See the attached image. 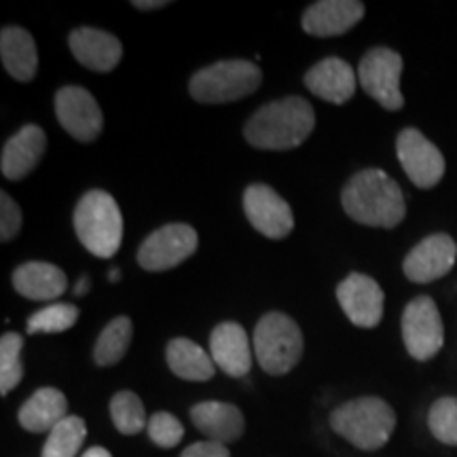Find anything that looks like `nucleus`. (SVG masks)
<instances>
[{
	"instance_id": "nucleus-1",
	"label": "nucleus",
	"mask_w": 457,
	"mask_h": 457,
	"mask_svg": "<svg viewBox=\"0 0 457 457\" xmlns=\"http://www.w3.org/2000/svg\"><path fill=\"white\" fill-rule=\"evenodd\" d=\"M341 204L352 220L377 228L398 227L407 214L398 182L377 168L353 174L343 188Z\"/></svg>"
},
{
	"instance_id": "nucleus-2",
	"label": "nucleus",
	"mask_w": 457,
	"mask_h": 457,
	"mask_svg": "<svg viewBox=\"0 0 457 457\" xmlns=\"http://www.w3.org/2000/svg\"><path fill=\"white\" fill-rule=\"evenodd\" d=\"M316 128V112L301 96L273 100L261 106L244 128L248 145L261 151H290L301 146Z\"/></svg>"
},
{
	"instance_id": "nucleus-3",
	"label": "nucleus",
	"mask_w": 457,
	"mask_h": 457,
	"mask_svg": "<svg viewBox=\"0 0 457 457\" xmlns=\"http://www.w3.org/2000/svg\"><path fill=\"white\" fill-rule=\"evenodd\" d=\"M330 428L362 451L381 449L396 428V413L377 396L353 398L330 413Z\"/></svg>"
},
{
	"instance_id": "nucleus-4",
	"label": "nucleus",
	"mask_w": 457,
	"mask_h": 457,
	"mask_svg": "<svg viewBox=\"0 0 457 457\" xmlns=\"http://www.w3.org/2000/svg\"><path fill=\"white\" fill-rule=\"evenodd\" d=\"M74 231L98 259H112L123 242V214L111 193L89 191L74 208Z\"/></svg>"
},
{
	"instance_id": "nucleus-5",
	"label": "nucleus",
	"mask_w": 457,
	"mask_h": 457,
	"mask_svg": "<svg viewBox=\"0 0 457 457\" xmlns=\"http://www.w3.org/2000/svg\"><path fill=\"white\" fill-rule=\"evenodd\" d=\"M262 83V72L254 62L222 60L193 74L188 91L202 104H225L254 94Z\"/></svg>"
},
{
	"instance_id": "nucleus-6",
	"label": "nucleus",
	"mask_w": 457,
	"mask_h": 457,
	"mask_svg": "<svg viewBox=\"0 0 457 457\" xmlns=\"http://www.w3.org/2000/svg\"><path fill=\"white\" fill-rule=\"evenodd\" d=\"M253 350L265 373H290L303 356V333L299 324L286 313H265L254 328Z\"/></svg>"
},
{
	"instance_id": "nucleus-7",
	"label": "nucleus",
	"mask_w": 457,
	"mask_h": 457,
	"mask_svg": "<svg viewBox=\"0 0 457 457\" xmlns=\"http://www.w3.org/2000/svg\"><path fill=\"white\" fill-rule=\"evenodd\" d=\"M403 57L394 49L375 47L360 60L358 83L386 111H400L404 98L400 94Z\"/></svg>"
},
{
	"instance_id": "nucleus-8",
	"label": "nucleus",
	"mask_w": 457,
	"mask_h": 457,
	"mask_svg": "<svg viewBox=\"0 0 457 457\" xmlns=\"http://www.w3.org/2000/svg\"><path fill=\"white\" fill-rule=\"evenodd\" d=\"M403 341L407 352L420 362H426L441 352L445 343V327L436 303L430 296H415L404 307Z\"/></svg>"
},
{
	"instance_id": "nucleus-9",
	"label": "nucleus",
	"mask_w": 457,
	"mask_h": 457,
	"mask_svg": "<svg viewBox=\"0 0 457 457\" xmlns=\"http://www.w3.org/2000/svg\"><path fill=\"white\" fill-rule=\"evenodd\" d=\"M197 231L185 222H174L153 231L138 250V265L146 271H168L195 254Z\"/></svg>"
},
{
	"instance_id": "nucleus-10",
	"label": "nucleus",
	"mask_w": 457,
	"mask_h": 457,
	"mask_svg": "<svg viewBox=\"0 0 457 457\" xmlns=\"http://www.w3.org/2000/svg\"><path fill=\"white\" fill-rule=\"evenodd\" d=\"M396 155L409 180L420 188L436 187L445 176V157L420 129L407 128L396 138Z\"/></svg>"
},
{
	"instance_id": "nucleus-11",
	"label": "nucleus",
	"mask_w": 457,
	"mask_h": 457,
	"mask_svg": "<svg viewBox=\"0 0 457 457\" xmlns=\"http://www.w3.org/2000/svg\"><path fill=\"white\" fill-rule=\"evenodd\" d=\"M55 117L62 128L79 142H94L104 125L98 102L87 89L77 87V85L57 89Z\"/></svg>"
},
{
	"instance_id": "nucleus-12",
	"label": "nucleus",
	"mask_w": 457,
	"mask_h": 457,
	"mask_svg": "<svg viewBox=\"0 0 457 457\" xmlns=\"http://www.w3.org/2000/svg\"><path fill=\"white\" fill-rule=\"evenodd\" d=\"M337 301L352 324L360 328H375L384 318V290L364 273H350L337 286Z\"/></svg>"
},
{
	"instance_id": "nucleus-13",
	"label": "nucleus",
	"mask_w": 457,
	"mask_h": 457,
	"mask_svg": "<svg viewBox=\"0 0 457 457\" xmlns=\"http://www.w3.org/2000/svg\"><path fill=\"white\" fill-rule=\"evenodd\" d=\"M244 210L250 225L270 239L288 237L295 228L290 205L267 185H250L245 188Z\"/></svg>"
},
{
	"instance_id": "nucleus-14",
	"label": "nucleus",
	"mask_w": 457,
	"mask_h": 457,
	"mask_svg": "<svg viewBox=\"0 0 457 457\" xmlns=\"http://www.w3.org/2000/svg\"><path fill=\"white\" fill-rule=\"evenodd\" d=\"M457 261V244L447 233H434L421 239L411 253L404 256L403 271L411 282L428 284L441 279L453 270Z\"/></svg>"
},
{
	"instance_id": "nucleus-15",
	"label": "nucleus",
	"mask_w": 457,
	"mask_h": 457,
	"mask_svg": "<svg viewBox=\"0 0 457 457\" xmlns=\"http://www.w3.org/2000/svg\"><path fill=\"white\" fill-rule=\"evenodd\" d=\"M214 364L228 377H245L253 369V347L242 324L222 322L210 335Z\"/></svg>"
},
{
	"instance_id": "nucleus-16",
	"label": "nucleus",
	"mask_w": 457,
	"mask_h": 457,
	"mask_svg": "<svg viewBox=\"0 0 457 457\" xmlns=\"http://www.w3.org/2000/svg\"><path fill=\"white\" fill-rule=\"evenodd\" d=\"M358 74L341 57H327L305 74V87L330 104H345L353 98Z\"/></svg>"
},
{
	"instance_id": "nucleus-17",
	"label": "nucleus",
	"mask_w": 457,
	"mask_h": 457,
	"mask_svg": "<svg viewBox=\"0 0 457 457\" xmlns=\"http://www.w3.org/2000/svg\"><path fill=\"white\" fill-rule=\"evenodd\" d=\"M71 51L79 64L94 72H111L119 66L123 55V45L111 32L98 28H77L71 32Z\"/></svg>"
},
{
	"instance_id": "nucleus-18",
	"label": "nucleus",
	"mask_w": 457,
	"mask_h": 457,
	"mask_svg": "<svg viewBox=\"0 0 457 457\" xmlns=\"http://www.w3.org/2000/svg\"><path fill=\"white\" fill-rule=\"evenodd\" d=\"M364 17V4L358 0H320L303 13V30L312 37H339L350 32Z\"/></svg>"
},
{
	"instance_id": "nucleus-19",
	"label": "nucleus",
	"mask_w": 457,
	"mask_h": 457,
	"mask_svg": "<svg viewBox=\"0 0 457 457\" xmlns=\"http://www.w3.org/2000/svg\"><path fill=\"white\" fill-rule=\"evenodd\" d=\"M45 148H47V136H45V131L38 125H24L3 146L0 170H3L4 179H26L37 168L38 162H41Z\"/></svg>"
},
{
	"instance_id": "nucleus-20",
	"label": "nucleus",
	"mask_w": 457,
	"mask_h": 457,
	"mask_svg": "<svg viewBox=\"0 0 457 457\" xmlns=\"http://www.w3.org/2000/svg\"><path fill=\"white\" fill-rule=\"evenodd\" d=\"M191 421L208 441L228 445L244 434V415L236 404L205 400L191 409Z\"/></svg>"
},
{
	"instance_id": "nucleus-21",
	"label": "nucleus",
	"mask_w": 457,
	"mask_h": 457,
	"mask_svg": "<svg viewBox=\"0 0 457 457\" xmlns=\"http://www.w3.org/2000/svg\"><path fill=\"white\" fill-rule=\"evenodd\" d=\"M13 288L30 301H51L68 288L66 273L43 261H30L13 271Z\"/></svg>"
},
{
	"instance_id": "nucleus-22",
	"label": "nucleus",
	"mask_w": 457,
	"mask_h": 457,
	"mask_svg": "<svg viewBox=\"0 0 457 457\" xmlns=\"http://www.w3.org/2000/svg\"><path fill=\"white\" fill-rule=\"evenodd\" d=\"M0 57L3 66L15 81L30 83L37 77L38 54L30 32L17 26H4L0 32Z\"/></svg>"
},
{
	"instance_id": "nucleus-23",
	"label": "nucleus",
	"mask_w": 457,
	"mask_h": 457,
	"mask_svg": "<svg viewBox=\"0 0 457 457\" xmlns=\"http://www.w3.org/2000/svg\"><path fill=\"white\" fill-rule=\"evenodd\" d=\"M66 417L68 400L55 387H41L20 409V424L28 432H51Z\"/></svg>"
},
{
	"instance_id": "nucleus-24",
	"label": "nucleus",
	"mask_w": 457,
	"mask_h": 457,
	"mask_svg": "<svg viewBox=\"0 0 457 457\" xmlns=\"http://www.w3.org/2000/svg\"><path fill=\"white\" fill-rule=\"evenodd\" d=\"M165 360L171 373L187 381H208L214 377L212 356L191 339H171L165 347Z\"/></svg>"
},
{
	"instance_id": "nucleus-25",
	"label": "nucleus",
	"mask_w": 457,
	"mask_h": 457,
	"mask_svg": "<svg viewBox=\"0 0 457 457\" xmlns=\"http://www.w3.org/2000/svg\"><path fill=\"white\" fill-rule=\"evenodd\" d=\"M131 333H134V327H131V320L128 316L111 320L94 345L96 364L98 367H112V364L121 362L129 350Z\"/></svg>"
},
{
	"instance_id": "nucleus-26",
	"label": "nucleus",
	"mask_w": 457,
	"mask_h": 457,
	"mask_svg": "<svg viewBox=\"0 0 457 457\" xmlns=\"http://www.w3.org/2000/svg\"><path fill=\"white\" fill-rule=\"evenodd\" d=\"M87 436V426L81 417L68 415L49 432L41 457H77Z\"/></svg>"
},
{
	"instance_id": "nucleus-27",
	"label": "nucleus",
	"mask_w": 457,
	"mask_h": 457,
	"mask_svg": "<svg viewBox=\"0 0 457 457\" xmlns=\"http://www.w3.org/2000/svg\"><path fill=\"white\" fill-rule=\"evenodd\" d=\"M111 417L114 428L125 436H134V434L142 432L145 426H148L145 404H142L138 394L128 390L114 394V398L111 400Z\"/></svg>"
},
{
	"instance_id": "nucleus-28",
	"label": "nucleus",
	"mask_w": 457,
	"mask_h": 457,
	"mask_svg": "<svg viewBox=\"0 0 457 457\" xmlns=\"http://www.w3.org/2000/svg\"><path fill=\"white\" fill-rule=\"evenodd\" d=\"M21 350H24V337L17 333L3 335L0 339V394L3 396L15 390L24 377Z\"/></svg>"
},
{
	"instance_id": "nucleus-29",
	"label": "nucleus",
	"mask_w": 457,
	"mask_h": 457,
	"mask_svg": "<svg viewBox=\"0 0 457 457\" xmlns=\"http://www.w3.org/2000/svg\"><path fill=\"white\" fill-rule=\"evenodd\" d=\"M79 320V310L71 303H54L45 310L32 313L28 320V333H66Z\"/></svg>"
},
{
	"instance_id": "nucleus-30",
	"label": "nucleus",
	"mask_w": 457,
	"mask_h": 457,
	"mask_svg": "<svg viewBox=\"0 0 457 457\" xmlns=\"http://www.w3.org/2000/svg\"><path fill=\"white\" fill-rule=\"evenodd\" d=\"M428 426L436 441L457 447V398H438L428 413Z\"/></svg>"
},
{
	"instance_id": "nucleus-31",
	"label": "nucleus",
	"mask_w": 457,
	"mask_h": 457,
	"mask_svg": "<svg viewBox=\"0 0 457 457\" xmlns=\"http://www.w3.org/2000/svg\"><path fill=\"white\" fill-rule=\"evenodd\" d=\"M146 430L151 441L162 449L176 447L182 441V436H185V428H182L179 417L165 413V411H159V413L148 420Z\"/></svg>"
},
{
	"instance_id": "nucleus-32",
	"label": "nucleus",
	"mask_w": 457,
	"mask_h": 457,
	"mask_svg": "<svg viewBox=\"0 0 457 457\" xmlns=\"http://www.w3.org/2000/svg\"><path fill=\"white\" fill-rule=\"evenodd\" d=\"M21 220H24V216H21L20 205L7 193H0V239L3 242L13 239L20 233Z\"/></svg>"
},
{
	"instance_id": "nucleus-33",
	"label": "nucleus",
	"mask_w": 457,
	"mask_h": 457,
	"mask_svg": "<svg viewBox=\"0 0 457 457\" xmlns=\"http://www.w3.org/2000/svg\"><path fill=\"white\" fill-rule=\"evenodd\" d=\"M180 457H231L228 453L227 445L214 443V441H202V443H193L182 451Z\"/></svg>"
},
{
	"instance_id": "nucleus-34",
	"label": "nucleus",
	"mask_w": 457,
	"mask_h": 457,
	"mask_svg": "<svg viewBox=\"0 0 457 457\" xmlns=\"http://www.w3.org/2000/svg\"><path fill=\"white\" fill-rule=\"evenodd\" d=\"M134 4L136 9H142V11H151V9H163V7H168V0H134Z\"/></svg>"
},
{
	"instance_id": "nucleus-35",
	"label": "nucleus",
	"mask_w": 457,
	"mask_h": 457,
	"mask_svg": "<svg viewBox=\"0 0 457 457\" xmlns=\"http://www.w3.org/2000/svg\"><path fill=\"white\" fill-rule=\"evenodd\" d=\"M81 457H112L111 451H106L104 447H91L85 451Z\"/></svg>"
},
{
	"instance_id": "nucleus-36",
	"label": "nucleus",
	"mask_w": 457,
	"mask_h": 457,
	"mask_svg": "<svg viewBox=\"0 0 457 457\" xmlns=\"http://www.w3.org/2000/svg\"><path fill=\"white\" fill-rule=\"evenodd\" d=\"M87 290H89V279L87 278H81V279H79L77 288H74V295L85 296V293H87Z\"/></svg>"
},
{
	"instance_id": "nucleus-37",
	"label": "nucleus",
	"mask_w": 457,
	"mask_h": 457,
	"mask_svg": "<svg viewBox=\"0 0 457 457\" xmlns=\"http://www.w3.org/2000/svg\"><path fill=\"white\" fill-rule=\"evenodd\" d=\"M108 278H111V282H119V271L112 270L111 273H108Z\"/></svg>"
}]
</instances>
